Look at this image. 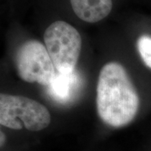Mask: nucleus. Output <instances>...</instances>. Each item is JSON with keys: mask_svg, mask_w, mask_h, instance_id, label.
<instances>
[{"mask_svg": "<svg viewBox=\"0 0 151 151\" xmlns=\"http://www.w3.org/2000/svg\"><path fill=\"white\" fill-rule=\"evenodd\" d=\"M50 123V113L43 103L0 87V125L4 129L35 134L47 129Z\"/></svg>", "mask_w": 151, "mask_h": 151, "instance_id": "2", "label": "nucleus"}, {"mask_svg": "<svg viewBox=\"0 0 151 151\" xmlns=\"http://www.w3.org/2000/svg\"><path fill=\"white\" fill-rule=\"evenodd\" d=\"M136 47L144 64L151 70V36L144 35L137 40Z\"/></svg>", "mask_w": 151, "mask_h": 151, "instance_id": "7", "label": "nucleus"}, {"mask_svg": "<svg viewBox=\"0 0 151 151\" xmlns=\"http://www.w3.org/2000/svg\"><path fill=\"white\" fill-rule=\"evenodd\" d=\"M11 62L22 81L48 87L55 71L45 45L34 38L14 40L11 46Z\"/></svg>", "mask_w": 151, "mask_h": 151, "instance_id": "3", "label": "nucleus"}, {"mask_svg": "<svg viewBox=\"0 0 151 151\" xmlns=\"http://www.w3.org/2000/svg\"><path fill=\"white\" fill-rule=\"evenodd\" d=\"M75 14L81 20L94 24L103 20L113 9V0H70Z\"/></svg>", "mask_w": 151, "mask_h": 151, "instance_id": "6", "label": "nucleus"}, {"mask_svg": "<svg viewBox=\"0 0 151 151\" xmlns=\"http://www.w3.org/2000/svg\"><path fill=\"white\" fill-rule=\"evenodd\" d=\"M96 104L99 118L113 128L127 126L136 118L140 97L126 69L119 62H108L100 70Z\"/></svg>", "mask_w": 151, "mask_h": 151, "instance_id": "1", "label": "nucleus"}, {"mask_svg": "<svg viewBox=\"0 0 151 151\" xmlns=\"http://www.w3.org/2000/svg\"><path fill=\"white\" fill-rule=\"evenodd\" d=\"M43 39L56 71L60 73L74 71L82 45L78 30L67 22L57 20L45 29Z\"/></svg>", "mask_w": 151, "mask_h": 151, "instance_id": "4", "label": "nucleus"}, {"mask_svg": "<svg viewBox=\"0 0 151 151\" xmlns=\"http://www.w3.org/2000/svg\"><path fill=\"white\" fill-rule=\"evenodd\" d=\"M80 87L81 79L76 70L70 73H60L56 71L48 86V93L55 102L67 104L75 98Z\"/></svg>", "mask_w": 151, "mask_h": 151, "instance_id": "5", "label": "nucleus"}, {"mask_svg": "<svg viewBox=\"0 0 151 151\" xmlns=\"http://www.w3.org/2000/svg\"><path fill=\"white\" fill-rule=\"evenodd\" d=\"M9 144V131L4 129L0 125V151L4 150Z\"/></svg>", "mask_w": 151, "mask_h": 151, "instance_id": "8", "label": "nucleus"}]
</instances>
